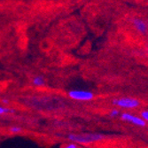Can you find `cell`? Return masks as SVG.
<instances>
[{
	"label": "cell",
	"mask_w": 148,
	"mask_h": 148,
	"mask_svg": "<svg viewBox=\"0 0 148 148\" xmlns=\"http://www.w3.org/2000/svg\"><path fill=\"white\" fill-rule=\"evenodd\" d=\"M68 139L72 141L74 144H90L93 142H97L104 139L106 137L100 133H87V134H69L68 135Z\"/></svg>",
	"instance_id": "1"
},
{
	"label": "cell",
	"mask_w": 148,
	"mask_h": 148,
	"mask_svg": "<svg viewBox=\"0 0 148 148\" xmlns=\"http://www.w3.org/2000/svg\"><path fill=\"white\" fill-rule=\"evenodd\" d=\"M113 104L114 106L123 107V108H136L138 107L140 103L138 99H132V98H121V99H115L113 100Z\"/></svg>",
	"instance_id": "2"
},
{
	"label": "cell",
	"mask_w": 148,
	"mask_h": 148,
	"mask_svg": "<svg viewBox=\"0 0 148 148\" xmlns=\"http://www.w3.org/2000/svg\"><path fill=\"white\" fill-rule=\"evenodd\" d=\"M69 97L75 100H90L94 98V94L89 90H72L69 91Z\"/></svg>",
	"instance_id": "3"
},
{
	"label": "cell",
	"mask_w": 148,
	"mask_h": 148,
	"mask_svg": "<svg viewBox=\"0 0 148 148\" xmlns=\"http://www.w3.org/2000/svg\"><path fill=\"white\" fill-rule=\"evenodd\" d=\"M121 118H122L123 121H126V122L131 123L133 124H135L137 126H140V127H144L145 126V122L140 117L132 115L128 113H123L121 114Z\"/></svg>",
	"instance_id": "4"
},
{
	"label": "cell",
	"mask_w": 148,
	"mask_h": 148,
	"mask_svg": "<svg viewBox=\"0 0 148 148\" xmlns=\"http://www.w3.org/2000/svg\"><path fill=\"white\" fill-rule=\"evenodd\" d=\"M132 22H133L134 28H135L139 33L144 34V35H145L147 33V31H148V26H147L145 21H144L141 19L135 18V19H133Z\"/></svg>",
	"instance_id": "5"
},
{
	"label": "cell",
	"mask_w": 148,
	"mask_h": 148,
	"mask_svg": "<svg viewBox=\"0 0 148 148\" xmlns=\"http://www.w3.org/2000/svg\"><path fill=\"white\" fill-rule=\"evenodd\" d=\"M32 84H33V85H35L36 87H41V86H44L45 84V81L44 77L37 75V76H35L33 78Z\"/></svg>",
	"instance_id": "6"
},
{
	"label": "cell",
	"mask_w": 148,
	"mask_h": 148,
	"mask_svg": "<svg viewBox=\"0 0 148 148\" xmlns=\"http://www.w3.org/2000/svg\"><path fill=\"white\" fill-rule=\"evenodd\" d=\"M16 110L13 108H9V107L0 106V115L1 114H15Z\"/></svg>",
	"instance_id": "7"
},
{
	"label": "cell",
	"mask_w": 148,
	"mask_h": 148,
	"mask_svg": "<svg viewBox=\"0 0 148 148\" xmlns=\"http://www.w3.org/2000/svg\"><path fill=\"white\" fill-rule=\"evenodd\" d=\"M9 130L11 133H20L23 131V129L19 126H12L9 128Z\"/></svg>",
	"instance_id": "8"
},
{
	"label": "cell",
	"mask_w": 148,
	"mask_h": 148,
	"mask_svg": "<svg viewBox=\"0 0 148 148\" xmlns=\"http://www.w3.org/2000/svg\"><path fill=\"white\" fill-rule=\"evenodd\" d=\"M141 117L145 122H148V111H142Z\"/></svg>",
	"instance_id": "9"
},
{
	"label": "cell",
	"mask_w": 148,
	"mask_h": 148,
	"mask_svg": "<svg viewBox=\"0 0 148 148\" xmlns=\"http://www.w3.org/2000/svg\"><path fill=\"white\" fill-rule=\"evenodd\" d=\"M119 114H120V112L117 109H113V110H111V112L109 114V116L112 117V118H114V117H115V116H117Z\"/></svg>",
	"instance_id": "10"
},
{
	"label": "cell",
	"mask_w": 148,
	"mask_h": 148,
	"mask_svg": "<svg viewBox=\"0 0 148 148\" xmlns=\"http://www.w3.org/2000/svg\"><path fill=\"white\" fill-rule=\"evenodd\" d=\"M62 148H78V147H77V145H76V144L71 143V144H69V145H65V146L62 147Z\"/></svg>",
	"instance_id": "11"
},
{
	"label": "cell",
	"mask_w": 148,
	"mask_h": 148,
	"mask_svg": "<svg viewBox=\"0 0 148 148\" xmlns=\"http://www.w3.org/2000/svg\"><path fill=\"white\" fill-rule=\"evenodd\" d=\"M2 103H3L4 105H8V104L10 103V100H9V99H2Z\"/></svg>",
	"instance_id": "12"
}]
</instances>
